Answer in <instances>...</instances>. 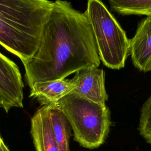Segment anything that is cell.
Returning <instances> with one entry per match:
<instances>
[{
    "label": "cell",
    "mask_w": 151,
    "mask_h": 151,
    "mask_svg": "<svg viewBox=\"0 0 151 151\" xmlns=\"http://www.w3.org/2000/svg\"><path fill=\"white\" fill-rule=\"evenodd\" d=\"M52 4L49 0H0V45L23 64L37 50Z\"/></svg>",
    "instance_id": "2"
},
{
    "label": "cell",
    "mask_w": 151,
    "mask_h": 151,
    "mask_svg": "<svg viewBox=\"0 0 151 151\" xmlns=\"http://www.w3.org/2000/svg\"><path fill=\"white\" fill-rule=\"evenodd\" d=\"M0 151H11L5 145L3 139H2L0 142Z\"/></svg>",
    "instance_id": "13"
},
{
    "label": "cell",
    "mask_w": 151,
    "mask_h": 151,
    "mask_svg": "<svg viewBox=\"0 0 151 151\" xmlns=\"http://www.w3.org/2000/svg\"><path fill=\"white\" fill-rule=\"evenodd\" d=\"M0 108H2L3 109V102H2V100L0 97ZM2 137L1 136V134H0V142H1V140H2Z\"/></svg>",
    "instance_id": "14"
},
{
    "label": "cell",
    "mask_w": 151,
    "mask_h": 151,
    "mask_svg": "<svg viewBox=\"0 0 151 151\" xmlns=\"http://www.w3.org/2000/svg\"><path fill=\"white\" fill-rule=\"evenodd\" d=\"M132 61L141 71H151V15L138 24L135 34L130 40Z\"/></svg>",
    "instance_id": "7"
},
{
    "label": "cell",
    "mask_w": 151,
    "mask_h": 151,
    "mask_svg": "<svg viewBox=\"0 0 151 151\" xmlns=\"http://www.w3.org/2000/svg\"><path fill=\"white\" fill-rule=\"evenodd\" d=\"M85 12L100 60L109 68H123L130 52V40L126 32L100 0H88Z\"/></svg>",
    "instance_id": "4"
},
{
    "label": "cell",
    "mask_w": 151,
    "mask_h": 151,
    "mask_svg": "<svg viewBox=\"0 0 151 151\" xmlns=\"http://www.w3.org/2000/svg\"><path fill=\"white\" fill-rule=\"evenodd\" d=\"M30 133L35 151H60L48 116V107L42 106L31 120Z\"/></svg>",
    "instance_id": "8"
},
{
    "label": "cell",
    "mask_w": 151,
    "mask_h": 151,
    "mask_svg": "<svg viewBox=\"0 0 151 151\" xmlns=\"http://www.w3.org/2000/svg\"><path fill=\"white\" fill-rule=\"evenodd\" d=\"M24 83L18 67L0 52V97L3 109L23 107Z\"/></svg>",
    "instance_id": "5"
},
{
    "label": "cell",
    "mask_w": 151,
    "mask_h": 151,
    "mask_svg": "<svg viewBox=\"0 0 151 151\" xmlns=\"http://www.w3.org/2000/svg\"><path fill=\"white\" fill-rule=\"evenodd\" d=\"M73 92L90 100L106 105L108 95L105 88V73L98 67H89L76 72L72 78Z\"/></svg>",
    "instance_id": "6"
},
{
    "label": "cell",
    "mask_w": 151,
    "mask_h": 151,
    "mask_svg": "<svg viewBox=\"0 0 151 151\" xmlns=\"http://www.w3.org/2000/svg\"><path fill=\"white\" fill-rule=\"evenodd\" d=\"M74 83L72 79H58L39 82L30 87L29 96L42 106L53 104L73 91Z\"/></svg>",
    "instance_id": "9"
},
{
    "label": "cell",
    "mask_w": 151,
    "mask_h": 151,
    "mask_svg": "<svg viewBox=\"0 0 151 151\" xmlns=\"http://www.w3.org/2000/svg\"><path fill=\"white\" fill-rule=\"evenodd\" d=\"M138 129L140 134L151 145V95L141 108Z\"/></svg>",
    "instance_id": "12"
},
{
    "label": "cell",
    "mask_w": 151,
    "mask_h": 151,
    "mask_svg": "<svg viewBox=\"0 0 151 151\" xmlns=\"http://www.w3.org/2000/svg\"><path fill=\"white\" fill-rule=\"evenodd\" d=\"M49 106L63 113L73 131L74 139L81 146L93 149L105 142L111 124L110 111L106 105L71 91Z\"/></svg>",
    "instance_id": "3"
},
{
    "label": "cell",
    "mask_w": 151,
    "mask_h": 151,
    "mask_svg": "<svg viewBox=\"0 0 151 151\" xmlns=\"http://www.w3.org/2000/svg\"><path fill=\"white\" fill-rule=\"evenodd\" d=\"M114 11L123 15H151V0H108Z\"/></svg>",
    "instance_id": "11"
},
{
    "label": "cell",
    "mask_w": 151,
    "mask_h": 151,
    "mask_svg": "<svg viewBox=\"0 0 151 151\" xmlns=\"http://www.w3.org/2000/svg\"><path fill=\"white\" fill-rule=\"evenodd\" d=\"M100 64L86 12L71 3L55 0L33 57L24 64L29 87L39 82L65 78L76 71Z\"/></svg>",
    "instance_id": "1"
},
{
    "label": "cell",
    "mask_w": 151,
    "mask_h": 151,
    "mask_svg": "<svg viewBox=\"0 0 151 151\" xmlns=\"http://www.w3.org/2000/svg\"><path fill=\"white\" fill-rule=\"evenodd\" d=\"M47 106L49 119L59 150L60 151H70L69 142L71 136V127L61 111L50 106Z\"/></svg>",
    "instance_id": "10"
}]
</instances>
